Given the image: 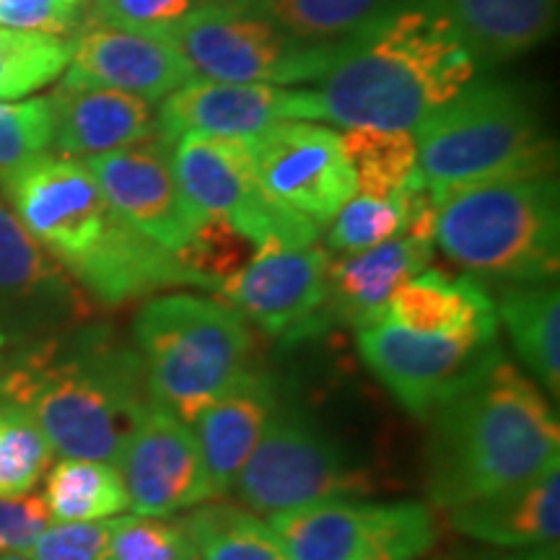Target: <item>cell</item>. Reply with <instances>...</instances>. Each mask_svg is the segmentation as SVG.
Here are the masks:
<instances>
[{"label":"cell","mask_w":560,"mask_h":560,"mask_svg":"<svg viewBox=\"0 0 560 560\" xmlns=\"http://www.w3.org/2000/svg\"><path fill=\"white\" fill-rule=\"evenodd\" d=\"M0 192L21 226L91 301L122 306L164 289H206L174 252L140 234L109 206L81 159L39 153L0 172Z\"/></svg>","instance_id":"obj_1"},{"label":"cell","mask_w":560,"mask_h":560,"mask_svg":"<svg viewBox=\"0 0 560 560\" xmlns=\"http://www.w3.org/2000/svg\"><path fill=\"white\" fill-rule=\"evenodd\" d=\"M0 400L30 412L60 457L115 462L153 397L138 348L83 322L9 348Z\"/></svg>","instance_id":"obj_2"},{"label":"cell","mask_w":560,"mask_h":560,"mask_svg":"<svg viewBox=\"0 0 560 560\" xmlns=\"http://www.w3.org/2000/svg\"><path fill=\"white\" fill-rule=\"evenodd\" d=\"M425 493L441 509L499 493L560 465V423L545 392L503 348L431 410Z\"/></svg>","instance_id":"obj_3"},{"label":"cell","mask_w":560,"mask_h":560,"mask_svg":"<svg viewBox=\"0 0 560 560\" xmlns=\"http://www.w3.org/2000/svg\"><path fill=\"white\" fill-rule=\"evenodd\" d=\"M478 70L441 0H410L355 39L322 79V120L412 132L470 86Z\"/></svg>","instance_id":"obj_4"},{"label":"cell","mask_w":560,"mask_h":560,"mask_svg":"<svg viewBox=\"0 0 560 560\" xmlns=\"http://www.w3.org/2000/svg\"><path fill=\"white\" fill-rule=\"evenodd\" d=\"M433 200L482 182L556 174L558 143L522 89L472 81L412 130Z\"/></svg>","instance_id":"obj_5"},{"label":"cell","mask_w":560,"mask_h":560,"mask_svg":"<svg viewBox=\"0 0 560 560\" xmlns=\"http://www.w3.org/2000/svg\"><path fill=\"white\" fill-rule=\"evenodd\" d=\"M433 244L490 283H550L560 265L556 174L482 182L439 202Z\"/></svg>","instance_id":"obj_6"},{"label":"cell","mask_w":560,"mask_h":560,"mask_svg":"<svg viewBox=\"0 0 560 560\" xmlns=\"http://www.w3.org/2000/svg\"><path fill=\"white\" fill-rule=\"evenodd\" d=\"M132 340L151 397L185 423L257 363L249 322L226 301L195 293L145 301L132 322Z\"/></svg>","instance_id":"obj_7"},{"label":"cell","mask_w":560,"mask_h":560,"mask_svg":"<svg viewBox=\"0 0 560 560\" xmlns=\"http://www.w3.org/2000/svg\"><path fill=\"white\" fill-rule=\"evenodd\" d=\"M153 37L172 45L195 79L268 86L322 81L355 42L299 39L244 0H202Z\"/></svg>","instance_id":"obj_8"},{"label":"cell","mask_w":560,"mask_h":560,"mask_svg":"<svg viewBox=\"0 0 560 560\" xmlns=\"http://www.w3.org/2000/svg\"><path fill=\"white\" fill-rule=\"evenodd\" d=\"M369 490L371 478L340 441L296 402L280 400L231 493L252 514L272 516L317 501L359 499Z\"/></svg>","instance_id":"obj_9"},{"label":"cell","mask_w":560,"mask_h":560,"mask_svg":"<svg viewBox=\"0 0 560 560\" xmlns=\"http://www.w3.org/2000/svg\"><path fill=\"white\" fill-rule=\"evenodd\" d=\"M172 161L182 192L195 210L231 223L255 249L265 244H317L319 229L272 200L262 187L247 138L185 132L172 143Z\"/></svg>","instance_id":"obj_10"},{"label":"cell","mask_w":560,"mask_h":560,"mask_svg":"<svg viewBox=\"0 0 560 560\" xmlns=\"http://www.w3.org/2000/svg\"><path fill=\"white\" fill-rule=\"evenodd\" d=\"M289 560H418L436 542L431 509L418 501L330 499L270 516Z\"/></svg>","instance_id":"obj_11"},{"label":"cell","mask_w":560,"mask_h":560,"mask_svg":"<svg viewBox=\"0 0 560 560\" xmlns=\"http://www.w3.org/2000/svg\"><path fill=\"white\" fill-rule=\"evenodd\" d=\"M371 374L416 418L462 387L501 350L499 335H423L382 317L355 330Z\"/></svg>","instance_id":"obj_12"},{"label":"cell","mask_w":560,"mask_h":560,"mask_svg":"<svg viewBox=\"0 0 560 560\" xmlns=\"http://www.w3.org/2000/svg\"><path fill=\"white\" fill-rule=\"evenodd\" d=\"M247 143L270 198L319 231L359 192L340 132L325 125L283 120L247 138Z\"/></svg>","instance_id":"obj_13"},{"label":"cell","mask_w":560,"mask_h":560,"mask_svg":"<svg viewBox=\"0 0 560 560\" xmlns=\"http://www.w3.org/2000/svg\"><path fill=\"white\" fill-rule=\"evenodd\" d=\"M94 301L73 276L21 226L0 195V338L21 346L73 330Z\"/></svg>","instance_id":"obj_14"},{"label":"cell","mask_w":560,"mask_h":560,"mask_svg":"<svg viewBox=\"0 0 560 560\" xmlns=\"http://www.w3.org/2000/svg\"><path fill=\"white\" fill-rule=\"evenodd\" d=\"M330 260V252L317 244H265L242 270L223 280L219 293L270 338L304 340L322 332L319 312Z\"/></svg>","instance_id":"obj_15"},{"label":"cell","mask_w":560,"mask_h":560,"mask_svg":"<svg viewBox=\"0 0 560 560\" xmlns=\"http://www.w3.org/2000/svg\"><path fill=\"white\" fill-rule=\"evenodd\" d=\"M140 516H172L213 501L206 462L190 423L153 400L115 459Z\"/></svg>","instance_id":"obj_16"},{"label":"cell","mask_w":560,"mask_h":560,"mask_svg":"<svg viewBox=\"0 0 560 560\" xmlns=\"http://www.w3.org/2000/svg\"><path fill=\"white\" fill-rule=\"evenodd\" d=\"M109 206L149 236L177 255L198 231L202 215L182 192L172 161V140L153 136L140 143L83 159Z\"/></svg>","instance_id":"obj_17"},{"label":"cell","mask_w":560,"mask_h":560,"mask_svg":"<svg viewBox=\"0 0 560 560\" xmlns=\"http://www.w3.org/2000/svg\"><path fill=\"white\" fill-rule=\"evenodd\" d=\"M283 120H322L317 91L195 79L164 96L156 109L159 136L172 143L185 132L252 138Z\"/></svg>","instance_id":"obj_18"},{"label":"cell","mask_w":560,"mask_h":560,"mask_svg":"<svg viewBox=\"0 0 560 560\" xmlns=\"http://www.w3.org/2000/svg\"><path fill=\"white\" fill-rule=\"evenodd\" d=\"M195 81L185 60L161 37L112 26H81L70 39V62L60 86L115 89L161 102Z\"/></svg>","instance_id":"obj_19"},{"label":"cell","mask_w":560,"mask_h":560,"mask_svg":"<svg viewBox=\"0 0 560 560\" xmlns=\"http://www.w3.org/2000/svg\"><path fill=\"white\" fill-rule=\"evenodd\" d=\"M278 405L280 384L276 374L255 363L192 420L213 499H226L231 493L236 475L242 472Z\"/></svg>","instance_id":"obj_20"},{"label":"cell","mask_w":560,"mask_h":560,"mask_svg":"<svg viewBox=\"0 0 560 560\" xmlns=\"http://www.w3.org/2000/svg\"><path fill=\"white\" fill-rule=\"evenodd\" d=\"M433 244L412 236L376 244V247L342 255L327 268V296L319 312V327L348 325L361 330L382 319L392 293L412 276L429 270Z\"/></svg>","instance_id":"obj_21"},{"label":"cell","mask_w":560,"mask_h":560,"mask_svg":"<svg viewBox=\"0 0 560 560\" xmlns=\"http://www.w3.org/2000/svg\"><path fill=\"white\" fill-rule=\"evenodd\" d=\"M47 100L55 156L89 159L159 136L153 102L125 91L58 86Z\"/></svg>","instance_id":"obj_22"},{"label":"cell","mask_w":560,"mask_h":560,"mask_svg":"<svg viewBox=\"0 0 560 560\" xmlns=\"http://www.w3.org/2000/svg\"><path fill=\"white\" fill-rule=\"evenodd\" d=\"M450 511L452 527L472 540L509 550L552 545L560 535V472L556 467Z\"/></svg>","instance_id":"obj_23"},{"label":"cell","mask_w":560,"mask_h":560,"mask_svg":"<svg viewBox=\"0 0 560 560\" xmlns=\"http://www.w3.org/2000/svg\"><path fill=\"white\" fill-rule=\"evenodd\" d=\"M384 317L423 335H499L493 299L475 276L418 272L392 293Z\"/></svg>","instance_id":"obj_24"},{"label":"cell","mask_w":560,"mask_h":560,"mask_svg":"<svg viewBox=\"0 0 560 560\" xmlns=\"http://www.w3.org/2000/svg\"><path fill=\"white\" fill-rule=\"evenodd\" d=\"M478 66H495L540 47L558 24V0H441Z\"/></svg>","instance_id":"obj_25"},{"label":"cell","mask_w":560,"mask_h":560,"mask_svg":"<svg viewBox=\"0 0 560 560\" xmlns=\"http://www.w3.org/2000/svg\"><path fill=\"white\" fill-rule=\"evenodd\" d=\"M495 317L506 325L524 369L545 395H560V293L556 283H503Z\"/></svg>","instance_id":"obj_26"},{"label":"cell","mask_w":560,"mask_h":560,"mask_svg":"<svg viewBox=\"0 0 560 560\" xmlns=\"http://www.w3.org/2000/svg\"><path fill=\"white\" fill-rule=\"evenodd\" d=\"M276 24L317 45L353 42L410 0H244Z\"/></svg>","instance_id":"obj_27"},{"label":"cell","mask_w":560,"mask_h":560,"mask_svg":"<svg viewBox=\"0 0 560 560\" xmlns=\"http://www.w3.org/2000/svg\"><path fill=\"white\" fill-rule=\"evenodd\" d=\"M52 522H102L128 511V490L115 462L62 457L47 472L45 495Z\"/></svg>","instance_id":"obj_28"},{"label":"cell","mask_w":560,"mask_h":560,"mask_svg":"<svg viewBox=\"0 0 560 560\" xmlns=\"http://www.w3.org/2000/svg\"><path fill=\"white\" fill-rule=\"evenodd\" d=\"M340 140L355 172V195L397 202L418 179V143L410 130L346 128Z\"/></svg>","instance_id":"obj_29"},{"label":"cell","mask_w":560,"mask_h":560,"mask_svg":"<svg viewBox=\"0 0 560 560\" xmlns=\"http://www.w3.org/2000/svg\"><path fill=\"white\" fill-rule=\"evenodd\" d=\"M182 516L198 545V560H289L270 524L247 509L208 503Z\"/></svg>","instance_id":"obj_30"},{"label":"cell","mask_w":560,"mask_h":560,"mask_svg":"<svg viewBox=\"0 0 560 560\" xmlns=\"http://www.w3.org/2000/svg\"><path fill=\"white\" fill-rule=\"evenodd\" d=\"M70 62V39L0 26V102L24 100L52 83Z\"/></svg>","instance_id":"obj_31"},{"label":"cell","mask_w":560,"mask_h":560,"mask_svg":"<svg viewBox=\"0 0 560 560\" xmlns=\"http://www.w3.org/2000/svg\"><path fill=\"white\" fill-rule=\"evenodd\" d=\"M52 462V446L21 405L0 400V495L32 493Z\"/></svg>","instance_id":"obj_32"},{"label":"cell","mask_w":560,"mask_h":560,"mask_svg":"<svg viewBox=\"0 0 560 560\" xmlns=\"http://www.w3.org/2000/svg\"><path fill=\"white\" fill-rule=\"evenodd\" d=\"M107 560H198L185 516H120L112 520Z\"/></svg>","instance_id":"obj_33"},{"label":"cell","mask_w":560,"mask_h":560,"mask_svg":"<svg viewBox=\"0 0 560 560\" xmlns=\"http://www.w3.org/2000/svg\"><path fill=\"white\" fill-rule=\"evenodd\" d=\"M255 252V244L231 223L215 219V215H202L190 244L179 249L177 257L187 270L206 283L208 291H219L223 280L242 270Z\"/></svg>","instance_id":"obj_34"},{"label":"cell","mask_w":560,"mask_h":560,"mask_svg":"<svg viewBox=\"0 0 560 560\" xmlns=\"http://www.w3.org/2000/svg\"><path fill=\"white\" fill-rule=\"evenodd\" d=\"M402 234V210L397 202L355 195L327 223V247L342 255L371 249Z\"/></svg>","instance_id":"obj_35"},{"label":"cell","mask_w":560,"mask_h":560,"mask_svg":"<svg viewBox=\"0 0 560 560\" xmlns=\"http://www.w3.org/2000/svg\"><path fill=\"white\" fill-rule=\"evenodd\" d=\"M52 143V107L47 96L0 102V172L24 164Z\"/></svg>","instance_id":"obj_36"},{"label":"cell","mask_w":560,"mask_h":560,"mask_svg":"<svg viewBox=\"0 0 560 560\" xmlns=\"http://www.w3.org/2000/svg\"><path fill=\"white\" fill-rule=\"evenodd\" d=\"M202 0H94L86 5L81 26H112V30L159 34L185 19Z\"/></svg>","instance_id":"obj_37"},{"label":"cell","mask_w":560,"mask_h":560,"mask_svg":"<svg viewBox=\"0 0 560 560\" xmlns=\"http://www.w3.org/2000/svg\"><path fill=\"white\" fill-rule=\"evenodd\" d=\"M112 520L52 522L26 550L32 560H107Z\"/></svg>","instance_id":"obj_38"},{"label":"cell","mask_w":560,"mask_h":560,"mask_svg":"<svg viewBox=\"0 0 560 560\" xmlns=\"http://www.w3.org/2000/svg\"><path fill=\"white\" fill-rule=\"evenodd\" d=\"M86 0H0V26L68 37L81 30Z\"/></svg>","instance_id":"obj_39"},{"label":"cell","mask_w":560,"mask_h":560,"mask_svg":"<svg viewBox=\"0 0 560 560\" xmlns=\"http://www.w3.org/2000/svg\"><path fill=\"white\" fill-rule=\"evenodd\" d=\"M50 524V509L42 495H0V556H26V550Z\"/></svg>","instance_id":"obj_40"},{"label":"cell","mask_w":560,"mask_h":560,"mask_svg":"<svg viewBox=\"0 0 560 560\" xmlns=\"http://www.w3.org/2000/svg\"><path fill=\"white\" fill-rule=\"evenodd\" d=\"M486 560H560V552H558V542H552V545H537V548L503 552V556H490Z\"/></svg>","instance_id":"obj_41"},{"label":"cell","mask_w":560,"mask_h":560,"mask_svg":"<svg viewBox=\"0 0 560 560\" xmlns=\"http://www.w3.org/2000/svg\"><path fill=\"white\" fill-rule=\"evenodd\" d=\"M9 342H5L3 338H0V369H3V361H5V355H9Z\"/></svg>","instance_id":"obj_42"},{"label":"cell","mask_w":560,"mask_h":560,"mask_svg":"<svg viewBox=\"0 0 560 560\" xmlns=\"http://www.w3.org/2000/svg\"><path fill=\"white\" fill-rule=\"evenodd\" d=\"M0 560H32L30 556H21V552H11V556H0Z\"/></svg>","instance_id":"obj_43"}]
</instances>
